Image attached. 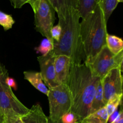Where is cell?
Masks as SVG:
<instances>
[{
	"label": "cell",
	"mask_w": 123,
	"mask_h": 123,
	"mask_svg": "<svg viewBox=\"0 0 123 123\" xmlns=\"http://www.w3.org/2000/svg\"><path fill=\"white\" fill-rule=\"evenodd\" d=\"M31 7L34 13L36 30L43 37L54 41L50 31L55 21L54 8L48 0H37Z\"/></svg>",
	"instance_id": "6"
},
{
	"label": "cell",
	"mask_w": 123,
	"mask_h": 123,
	"mask_svg": "<svg viewBox=\"0 0 123 123\" xmlns=\"http://www.w3.org/2000/svg\"><path fill=\"white\" fill-rule=\"evenodd\" d=\"M14 8H20L25 4H31L32 0H10Z\"/></svg>",
	"instance_id": "24"
},
{
	"label": "cell",
	"mask_w": 123,
	"mask_h": 123,
	"mask_svg": "<svg viewBox=\"0 0 123 123\" xmlns=\"http://www.w3.org/2000/svg\"><path fill=\"white\" fill-rule=\"evenodd\" d=\"M47 96L49 104V120L60 121L64 114L71 111L72 98L66 84L49 88Z\"/></svg>",
	"instance_id": "5"
},
{
	"label": "cell",
	"mask_w": 123,
	"mask_h": 123,
	"mask_svg": "<svg viewBox=\"0 0 123 123\" xmlns=\"http://www.w3.org/2000/svg\"><path fill=\"white\" fill-rule=\"evenodd\" d=\"M105 106L106 104L105 103L104 97H103V88H102V79H101L100 81L99 82L98 84L94 97L93 100H92V103H91L90 115L93 114L95 112L100 110V109Z\"/></svg>",
	"instance_id": "14"
},
{
	"label": "cell",
	"mask_w": 123,
	"mask_h": 123,
	"mask_svg": "<svg viewBox=\"0 0 123 123\" xmlns=\"http://www.w3.org/2000/svg\"><path fill=\"white\" fill-rule=\"evenodd\" d=\"M120 111L123 110V84H122V96H121V102H120Z\"/></svg>",
	"instance_id": "29"
},
{
	"label": "cell",
	"mask_w": 123,
	"mask_h": 123,
	"mask_svg": "<svg viewBox=\"0 0 123 123\" xmlns=\"http://www.w3.org/2000/svg\"><path fill=\"white\" fill-rule=\"evenodd\" d=\"M106 25L99 4L91 13L82 19L80 34L85 55V63L92 61L106 46Z\"/></svg>",
	"instance_id": "3"
},
{
	"label": "cell",
	"mask_w": 123,
	"mask_h": 123,
	"mask_svg": "<svg viewBox=\"0 0 123 123\" xmlns=\"http://www.w3.org/2000/svg\"><path fill=\"white\" fill-rule=\"evenodd\" d=\"M58 16L61 17L73 9L78 10V0H48Z\"/></svg>",
	"instance_id": "12"
},
{
	"label": "cell",
	"mask_w": 123,
	"mask_h": 123,
	"mask_svg": "<svg viewBox=\"0 0 123 123\" xmlns=\"http://www.w3.org/2000/svg\"><path fill=\"white\" fill-rule=\"evenodd\" d=\"M5 120H6V116L1 108H0V123H4L5 122Z\"/></svg>",
	"instance_id": "28"
},
{
	"label": "cell",
	"mask_w": 123,
	"mask_h": 123,
	"mask_svg": "<svg viewBox=\"0 0 123 123\" xmlns=\"http://www.w3.org/2000/svg\"><path fill=\"white\" fill-rule=\"evenodd\" d=\"M24 78L27 80L38 91L48 96L49 88L45 85L40 72L25 71L24 72Z\"/></svg>",
	"instance_id": "13"
},
{
	"label": "cell",
	"mask_w": 123,
	"mask_h": 123,
	"mask_svg": "<svg viewBox=\"0 0 123 123\" xmlns=\"http://www.w3.org/2000/svg\"><path fill=\"white\" fill-rule=\"evenodd\" d=\"M14 24V20L12 16L0 11V25L4 28L5 31L12 28Z\"/></svg>",
	"instance_id": "20"
},
{
	"label": "cell",
	"mask_w": 123,
	"mask_h": 123,
	"mask_svg": "<svg viewBox=\"0 0 123 123\" xmlns=\"http://www.w3.org/2000/svg\"><path fill=\"white\" fill-rule=\"evenodd\" d=\"M36 1H37V0H32V2H31V3L30 4V6H32V5L34 4V2H36Z\"/></svg>",
	"instance_id": "32"
},
{
	"label": "cell",
	"mask_w": 123,
	"mask_h": 123,
	"mask_svg": "<svg viewBox=\"0 0 123 123\" xmlns=\"http://www.w3.org/2000/svg\"><path fill=\"white\" fill-rule=\"evenodd\" d=\"M55 59V56L52 52L45 56L42 55L37 57L40 68V73L44 84L48 88H51L59 85L56 79Z\"/></svg>",
	"instance_id": "9"
},
{
	"label": "cell",
	"mask_w": 123,
	"mask_h": 123,
	"mask_svg": "<svg viewBox=\"0 0 123 123\" xmlns=\"http://www.w3.org/2000/svg\"><path fill=\"white\" fill-rule=\"evenodd\" d=\"M112 123H123V110L120 111L117 118Z\"/></svg>",
	"instance_id": "27"
},
{
	"label": "cell",
	"mask_w": 123,
	"mask_h": 123,
	"mask_svg": "<svg viewBox=\"0 0 123 123\" xmlns=\"http://www.w3.org/2000/svg\"><path fill=\"white\" fill-rule=\"evenodd\" d=\"M20 118L23 123H50L49 117L44 114L39 104L32 106L28 112Z\"/></svg>",
	"instance_id": "11"
},
{
	"label": "cell",
	"mask_w": 123,
	"mask_h": 123,
	"mask_svg": "<svg viewBox=\"0 0 123 123\" xmlns=\"http://www.w3.org/2000/svg\"><path fill=\"white\" fill-rule=\"evenodd\" d=\"M72 60L70 58L65 55L55 56V70L58 84H67L69 75Z\"/></svg>",
	"instance_id": "10"
},
{
	"label": "cell",
	"mask_w": 123,
	"mask_h": 123,
	"mask_svg": "<svg viewBox=\"0 0 123 123\" xmlns=\"http://www.w3.org/2000/svg\"><path fill=\"white\" fill-rule=\"evenodd\" d=\"M101 78L92 76L88 66L72 62L67 85L72 98L71 111L80 123L90 115V108Z\"/></svg>",
	"instance_id": "1"
},
{
	"label": "cell",
	"mask_w": 123,
	"mask_h": 123,
	"mask_svg": "<svg viewBox=\"0 0 123 123\" xmlns=\"http://www.w3.org/2000/svg\"><path fill=\"white\" fill-rule=\"evenodd\" d=\"M106 46L112 53L117 55L123 50V40L116 36L108 34Z\"/></svg>",
	"instance_id": "17"
},
{
	"label": "cell",
	"mask_w": 123,
	"mask_h": 123,
	"mask_svg": "<svg viewBox=\"0 0 123 123\" xmlns=\"http://www.w3.org/2000/svg\"><path fill=\"white\" fill-rule=\"evenodd\" d=\"M58 19L62 31L60 40L54 42L52 53L55 56H68L73 63H82L85 55L80 38L79 10H72Z\"/></svg>",
	"instance_id": "2"
},
{
	"label": "cell",
	"mask_w": 123,
	"mask_h": 123,
	"mask_svg": "<svg viewBox=\"0 0 123 123\" xmlns=\"http://www.w3.org/2000/svg\"><path fill=\"white\" fill-rule=\"evenodd\" d=\"M61 28L59 24H58L56 26H53L51 29L50 33H51L52 38L54 40V42H56L60 40V37L61 35Z\"/></svg>",
	"instance_id": "23"
},
{
	"label": "cell",
	"mask_w": 123,
	"mask_h": 123,
	"mask_svg": "<svg viewBox=\"0 0 123 123\" xmlns=\"http://www.w3.org/2000/svg\"><path fill=\"white\" fill-rule=\"evenodd\" d=\"M121 97H115L114 98H112L110 100L108 101V103L106 105V109L108 112V115L111 116L114 112L117 110L118 108L120 106V102H121Z\"/></svg>",
	"instance_id": "21"
},
{
	"label": "cell",
	"mask_w": 123,
	"mask_h": 123,
	"mask_svg": "<svg viewBox=\"0 0 123 123\" xmlns=\"http://www.w3.org/2000/svg\"><path fill=\"white\" fill-rule=\"evenodd\" d=\"M100 0H78V10L80 18L90 14L99 4Z\"/></svg>",
	"instance_id": "16"
},
{
	"label": "cell",
	"mask_w": 123,
	"mask_h": 123,
	"mask_svg": "<svg viewBox=\"0 0 123 123\" xmlns=\"http://www.w3.org/2000/svg\"><path fill=\"white\" fill-rule=\"evenodd\" d=\"M118 4V0H100L99 5L103 12L105 19L108 22L112 13L116 8Z\"/></svg>",
	"instance_id": "18"
},
{
	"label": "cell",
	"mask_w": 123,
	"mask_h": 123,
	"mask_svg": "<svg viewBox=\"0 0 123 123\" xmlns=\"http://www.w3.org/2000/svg\"><path fill=\"white\" fill-rule=\"evenodd\" d=\"M8 76L7 70L0 63V108L5 116L14 115L22 117L26 115L30 109L20 102L7 84L6 78Z\"/></svg>",
	"instance_id": "4"
},
{
	"label": "cell",
	"mask_w": 123,
	"mask_h": 123,
	"mask_svg": "<svg viewBox=\"0 0 123 123\" xmlns=\"http://www.w3.org/2000/svg\"><path fill=\"white\" fill-rule=\"evenodd\" d=\"M61 121L62 123H78V118L74 113L70 111L61 117Z\"/></svg>",
	"instance_id": "22"
},
{
	"label": "cell",
	"mask_w": 123,
	"mask_h": 123,
	"mask_svg": "<svg viewBox=\"0 0 123 123\" xmlns=\"http://www.w3.org/2000/svg\"><path fill=\"white\" fill-rule=\"evenodd\" d=\"M109 115L106 107L90 114L80 123H108Z\"/></svg>",
	"instance_id": "15"
},
{
	"label": "cell",
	"mask_w": 123,
	"mask_h": 123,
	"mask_svg": "<svg viewBox=\"0 0 123 123\" xmlns=\"http://www.w3.org/2000/svg\"><path fill=\"white\" fill-rule=\"evenodd\" d=\"M6 83H7V85H8L11 88H13L15 89V90L17 88L16 83L14 79L12 78H10L8 76L7 77V78H6Z\"/></svg>",
	"instance_id": "26"
},
{
	"label": "cell",
	"mask_w": 123,
	"mask_h": 123,
	"mask_svg": "<svg viewBox=\"0 0 123 123\" xmlns=\"http://www.w3.org/2000/svg\"><path fill=\"white\" fill-rule=\"evenodd\" d=\"M123 57V50L117 55L104 47L92 61L85 63L91 70L92 76L102 79L111 70L119 68Z\"/></svg>",
	"instance_id": "7"
},
{
	"label": "cell",
	"mask_w": 123,
	"mask_h": 123,
	"mask_svg": "<svg viewBox=\"0 0 123 123\" xmlns=\"http://www.w3.org/2000/svg\"><path fill=\"white\" fill-rule=\"evenodd\" d=\"M54 41L45 38L41 42L38 47L35 48L37 53H40L42 56H45L54 50Z\"/></svg>",
	"instance_id": "19"
},
{
	"label": "cell",
	"mask_w": 123,
	"mask_h": 123,
	"mask_svg": "<svg viewBox=\"0 0 123 123\" xmlns=\"http://www.w3.org/2000/svg\"><path fill=\"white\" fill-rule=\"evenodd\" d=\"M123 77L119 68L111 70L102 79L103 97L105 104L115 97L122 96Z\"/></svg>",
	"instance_id": "8"
},
{
	"label": "cell",
	"mask_w": 123,
	"mask_h": 123,
	"mask_svg": "<svg viewBox=\"0 0 123 123\" xmlns=\"http://www.w3.org/2000/svg\"><path fill=\"white\" fill-rule=\"evenodd\" d=\"M49 123H62V122H61V120H60V121H50V120H49Z\"/></svg>",
	"instance_id": "31"
},
{
	"label": "cell",
	"mask_w": 123,
	"mask_h": 123,
	"mask_svg": "<svg viewBox=\"0 0 123 123\" xmlns=\"http://www.w3.org/2000/svg\"><path fill=\"white\" fill-rule=\"evenodd\" d=\"M119 68H120V72H121V76H122V77H123V57L122 61H121V64H120V67H119Z\"/></svg>",
	"instance_id": "30"
},
{
	"label": "cell",
	"mask_w": 123,
	"mask_h": 123,
	"mask_svg": "<svg viewBox=\"0 0 123 123\" xmlns=\"http://www.w3.org/2000/svg\"><path fill=\"white\" fill-rule=\"evenodd\" d=\"M118 3L119 2H123V0H118Z\"/></svg>",
	"instance_id": "33"
},
{
	"label": "cell",
	"mask_w": 123,
	"mask_h": 123,
	"mask_svg": "<svg viewBox=\"0 0 123 123\" xmlns=\"http://www.w3.org/2000/svg\"><path fill=\"white\" fill-rule=\"evenodd\" d=\"M4 123H7V122H6V121H5V122Z\"/></svg>",
	"instance_id": "34"
},
{
	"label": "cell",
	"mask_w": 123,
	"mask_h": 123,
	"mask_svg": "<svg viewBox=\"0 0 123 123\" xmlns=\"http://www.w3.org/2000/svg\"><path fill=\"white\" fill-rule=\"evenodd\" d=\"M5 121L7 123H23L20 118V117L14 115L6 116Z\"/></svg>",
	"instance_id": "25"
}]
</instances>
